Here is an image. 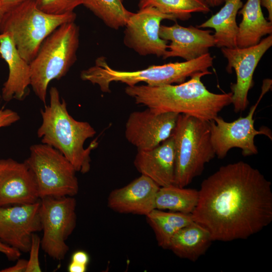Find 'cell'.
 Returning a JSON list of instances; mask_svg holds the SVG:
<instances>
[{
    "instance_id": "37",
    "label": "cell",
    "mask_w": 272,
    "mask_h": 272,
    "mask_svg": "<svg viewBox=\"0 0 272 272\" xmlns=\"http://www.w3.org/2000/svg\"><path fill=\"white\" fill-rule=\"evenodd\" d=\"M5 14V12L4 11L0 2V22L2 19L3 18Z\"/></svg>"
},
{
    "instance_id": "13",
    "label": "cell",
    "mask_w": 272,
    "mask_h": 272,
    "mask_svg": "<svg viewBox=\"0 0 272 272\" xmlns=\"http://www.w3.org/2000/svg\"><path fill=\"white\" fill-rule=\"evenodd\" d=\"M178 115L174 112L156 113L148 108L132 112L125 123V137L138 150L152 149L171 135Z\"/></svg>"
},
{
    "instance_id": "28",
    "label": "cell",
    "mask_w": 272,
    "mask_h": 272,
    "mask_svg": "<svg viewBox=\"0 0 272 272\" xmlns=\"http://www.w3.org/2000/svg\"><path fill=\"white\" fill-rule=\"evenodd\" d=\"M41 246V239L39 237L34 233L32 236L31 246L30 248V257L28 260L27 267L26 272H40L39 260V251Z\"/></svg>"
},
{
    "instance_id": "8",
    "label": "cell",
    "mask_w": 272,
    "mask_h": 272,
    "mask_svg": "<svg viewBox=\"0 0 272 272\" xmlns=\"http://www.w3.org/2000/svg\"><path fill=\"white\" fill-rule=\"evenodd\" d=\"M34 177L39 198L73 196L79 191L75 169L58 150L44 144H35L24 162Z\"/></svg>"
},
{
    "instance_id": "10",
    "label": "cell",
    "mask_w": 272,
    "mask_h": 272,
    "mask_svg": "<svg viewBox=\"0 0 272 272\" xmlns=\"http://www.w3.org/2000/svg\"><path fill=\"white\" fill-rule=\"evenodd\" d=\"M40 199L39 214L43 233L41 248L51 258L62 259L69 249L65 241L76 225V200L69 196Z\"/></svg>"
},
{
    "instance_id": "30",
    "label": "cell",
    "mask_w": 272,
    "mask_h": 272,
    "mask_svg": "<svg viewBox=\"0 0 272 272\" xmlns=\"http://www.w3.org/2000/svg\"><path fill=\"white\" fill-rule=\"evenodd\" d=\"M0 252L4 254L10 260L18 259L21 255V252L13 248L0 241Z\"/></svg>"
},
{
    "instance_id": "9",
    "label": "cell",
    "mask_w": 272,
    "mask_h": 272,
    "mask_svg": "<svg viewBox=\"0 0 272 272\" xmlns=\"http://www.w3.org/2000/svg\"><path fill=\"white\" fill-rule=\"evenodd\" d=\"M271 86V79L263 80L261 94L246 116L227 122L218 116L210 121L211 142L218 158H224L228 151L234 148L241 149L244 157L256 155L258 149L255 145L254 138L257 135L264 134L272 140L271 132L268 128L263 127L259 130L255 128L253 118L259 102Z\"/></svg>"
},
{
    "instance_id": "22",
    "label": "cell",
    "mask_w": 272,
    "mask_h": 272,
    "mask_svg": "<svg viewBox=\"0 0 272 272\" xmlns=\"http://www.w3.org/2000/svg\"><path fill=\"white\" fill-rule=\"evenodd\" d=\"M225 5L208 20L197 26L200 28H211L215 30L213 35L216 46L219 48L237 47L236 38L238 26L236 16L243 6L241 0H224Z\"/></svg>"
},
{
    "instance_id": "7",
    "label": "cell",
    "mask_w": 272,
    "mask_h": 272,
    "mask_svg": "<svg viewBox=\"0 0 272 272\" xmlns=\"http://www.w3.org/2000/svg\"><path fill=\"white\" fill-rule=\"evenodd\" d=\"M175 150L174 184L185 187L201 175L216 156L210 121L180 114L172 133Z\"/></svg>"
},
{
    "instance_id": "23",
    "label": "cell",
    "mask_w": 272,
    "mask_h": 272,
    "mask_svg": "<svg viewBox=\"0 0 272 272\" xmlns=\"http://www.w3.org/2000/svg\"><path fill=\"white\" fill-rule=\"evenodd\" d=\"M146 217L154 232L158 245L165 249H169L170 241L178 231L193 222L191 214L156 209Z\"/></svg>"
},
{
    "instance_id": "32",
    "label": "cell",
    "mask_w": 272,
    "mask_h": 272,
    "mask_svg": "<svg viewBox=\"0 0 272 272\" xmlns=\"http://www.w3.org/2000/svg\"><path fill=\"white\" fill-rule=\"evenodd\" d=\"M71 261L87 266L89 262V256L85 251L78 250L72 255Z\"/></svg>"
},
{
    "instance_id": "34",
    "label": "cell",
    "mask_w": 272,
    "mask_h": 272,
    "mask_svg": "<svg viewBox=\"0 0 272 272\" xmlns=\"http://www.w3.org/2000/svg\"><path fill=\"white\" fill-rule=\"evenodd\" d=\"M87 265L71 261L67 269L70 272H85L87 270Z\"/></svg>"
},
{
    "instance_id": "6",
    "label": "cell",
    "mask_w": 272,
    "mask_h": 272,
    "mask_svg": "<svg viewBox=\"0 0 272 272\" xmlns=\"http://www.w3.org/2000/svg\"><path fill=\"white\" fill-rule=\"evenodd\" d=\"M79 36L75 21L62 24L44 40L29 63L30 86L45 105L50 82L65 76L77 59Z\"/></svg>"
},
{
    "instance_id": "12",
    "label": "cell",
    "mask_w": 272,
    "mask_h": 272,
    "mask_svg": "<svg viewBox=\"0 0 272 272\" xmlns=\"http://www.w3.org/2000/svg\"><path fill=\"white\" fill-rule=\"evenodd\" d=\"M165 19L176 21L153 7L133 13L125 26L124 44L141 55L163 56L168 49V41L161 39L159 32L161 22Z\"/></svg>"
},
{
    "instance_id": "4",
    "label": "cell",
    "mask_w": 272,
    "mask_h": 272,
    "mask_svg": "<svg viewBox=\"0 0 272 272\" xmlns=\"http://www.w3.org/2000/svg\"><path fill=\"white\" fill-rule=\"evenodd\" d=\"M214 58L209 52L201 56L183 62L151 65L141 70L122 71L111 68L105 58L96 59L95 64L81 72L83 81L97 85L105 93L110 92V84L120 82L128 86L144 82L149 86H160L183 83L188 77L199 72H206L212 66Z\"/></svg>"
},
{
    "instance_id": "21",
    "label": "cell",
    "mask_w": 272,
    "mask_h": 272,
    "mask_svg": "<svg viewBox=\"0 0 272 272\" xmlns=\"http://www.w3.org/2000/svg\"><path fill=\"white\" fill-rule=\"evenodd\" d=\"M212 241L210 232L193 221L174 234L168 249L181 258L195 262L206 253Z\"/></svg>"
},
{
    "instance_id": "25",
    "label": "cell",
    "mask_w": 272,
    "mask_h": 272,
    "mask_svg": "<svg viewBox=\"0 0 272 272\" xmlns=\"http://www.w3.org/2000/svg\"><path fill=\"white\" fill-rule=\"evenodd\" d=\"M138 6L139 9L153 7L182 21L189 19L193 13L207 14L211 11L205 0H139Z\"/></svg>"
},
{
    "instance_id": "18",
    "label": "cell",
    "mask_w": 272,
    "mask_h": 272,
    "mask_svg": "<svg viewBox=\"0 0 272 272\" xmlns=\"http://www.w3.org/2000/svg\"><path fill=\"white\" fill-rule=\"evenodd\" d=\"M134 165L141 174L160 187L174 184L175 150L172 135L158 146L148 150H138Z\"/></svg>"
},
{
    "instance_id": "5",
    "label": "cell",
    "mask_w": 272,
    "mask_h": 272,
    "mask_svg": "<svg viewBox=\"0 0 272 272\" xmlns=\"http://www.w3.org/2000/svg\"><path fill=\"white\" fill-rule=\"evenodd\" d=\"M76 19L74 12L52 15L39 9L36 0H25L4 14L0 22V33L10 36L20 55L30 63L50 34Z\"/></svg>"
},
{
    "instance_id": "1",
    "label": "cell",
    "mask_w": 272,
    "mask_h": 272,
    "mask_svg": "<svg viewBox=\"0 0 272 272\" xmlns=\"http://www.w3.org/2000/svg\"><path fill=\"white\" fill-rule=\"evenodd\" d=\"M192 213L214 241L246 239L272 221L271 183L243 161L220 167L204 179Z\"/></svg>"
},
{
    "instance_id": "11",
    "label": "cell",
    "mask_w": 272,
    "mask_h": 272,
    "mask_svg": "<svg viewBox=\"0 0 272 272\" xmlns=\"http://www.w3.org/2000/svg\"><path fill=\"white\" fill-rule=\"evenodd\" d=\"M272 45V35L261 39L254 46L246 47L221 48V52L228 60L226 70H235L236 82L231 84L232 104L235 113L244 111L249 104L248 93L253 86V77L260 60Z\"/></svg>"
},
{
    "instance_id": "14",
    "label": "cell",
    "mask_w": 272,
    "mask_h": 272,
    "mask_svg": "<svg viewBox=\"0 0 272 272\" xmlns=\"http://www.w3.org/2000/svg\"><path fill=\"white\" fill-rule=\"evenodd\" d=\"M40 201L0 207V241L20 252H28L32 236L41 230Z\"/></svg>"
},
{
    "instance_id": "27",
    "label": "cell",
    "mask_w": 272,
    "mask_h": 272,
    "mask_svg": "<svg viewBox=\"0 0 272 272\" xmlns=\"http://www.w3.org/2000/svg\"><path fill=\"white\" fill-rule=\"evenodd\" d=\"M85 0H36L38 8L52 15H63L74 12L77 7L83 5Z\"/></svg>"
},
{
    "instance_id": "24",
    "label": "cell",
    "mask_w": 272,
    "mask_h": 272,
    "mask_svg": "<svg viewBox=\"0 0 272 272\" xmlns=\"http://www.w3.org/2000/svg\"><path fill=\"white\" fill-rule=\"evenodd\" d=\"M198 190L181 187L174 184L160 187L158 191L155 208L184 214H192L198 200Z\"/></svg>"
},
{
    "instance_id": "38",
    "label": "cell",
    "mask_w": 272,
    "mask_h": 272,
    "mask_svg": "<svg viewBox=\"0 0 272 272\" xmlns=\"http://www.w3.org/2000/svg\"><path fill=\"white\" fill-rule=\"evenodd\" d=\"M1 97H2V96H1V95H0V100H1Z\"/></svg>"
},
{
    "instance_id": "15",
    "label": "cell",
    "mask_w": 272,
    "mask_h": 272,
    "mask_svg": "<svg viewBox=\"0 0 272 272\" xmlns=\"http://www.w3.org/2000/svg\"><path fill=\"white\" fill-rule=\"evenodd\" d=\"M39 198L33 175L27 165L0 159V207L31 204Z\"/></svg>"
},
{
    "instance_id": "16",
    "label": "cell",
    "mask_w": 272,
    "mask_h": 272,
    "mask_svg": "<svg viewBox=\"0 0 272 272\" xmlns=\"http://www.w3.org/2000/svg\"><path fill=\"white\" fill-rule=\"evenodd\" d=\"M212 32L193 26L183 27L177 23L170 26L161 25L160 37L171 42L163 58L180 57L187 61L209 53V49L216 46Z\"/></svg>"
},
{
    "instance_id": "26",
    "label": "cell",
    "mask_w": 272,
    "mask_h": 272,
    "mask_svg": "<svg viewBox=\"0 0 272 272\" xmlns=\"http://www.w3.org/2000/svg\"><path fill=\"white\" fill-rule=\"evenodd\" d=\"M83 5L115 30L125 27L133 13L125 8L122 0H85Z\"/></svg>"
},
{
    "instance_id": "36",
    "label": "cell",
    "mask_w": 272,
    "mask_h": 272,
    "mask_svg": "<svg viewBox=\"0 0 272 272\" xmlns=\"http://www.w3.org/2000/svg\"><path fill=\"white\" fill-rule=\"evenodd\" d=\"M205 1L210 7H215L221 5L224 0H205Z\"/></svg>"
},
{
    "instance_id": "2",
    "label": "cell",
    "mask_w": 272,
    "mask_h": 272,
    "mask_svg": "<svg viewBox=\"0 0 272 272\" xmlns=\"http://www.w3.org/2000/svg\"><path fill=\"white\" fill-rule=\"evenodd\" d=\"M209 71L197 72L186 82L160 86H127L125 93L137 104L146 106L156 113L174 112L211 121L225 107L232 104V92H210L201 78L212 74Z\"/></svg>"
},
{
    "instance_id": "33",
    "label": "cell",
    "mask_w": 272,
    "mask_h": 272,
    "mask_svg": "<svg viewBox=\"0 0 272 272\" xmlns=\"http://www.w3.org/2000/svg\"><path fill=\"white\" fill-rule=\"evenodd\" d=\"M25 0H0L5 13Z\"/></svg>"
},
{
    "instance_id": "20",
    "label": "cell",
    "mask_w": 272,
    "mask_h": 272,
    "mask_svg": "<svg viewBox=\"0 0 272 272\" xmlns=\"http://www.w3.org/2000/svg\"><path fill=\"white\" fill-rule=\"evenodd\" d=\"M260 0H247L239 10L242 16L238 26L237 47L246 48L258 44L264 36L272 33V22L264 17Z\"/></svg>"
},
{
    "instance_id": "29",
    "label": "cell",
    "mask_w": 272,
    "mask_h": 272,
    "mask_svg": "<svg viewBox=\"0 0 272 272\" xmlns=\"http://www.w3.org/2000/svg\"><path fill=\"white\" fill-rule=\"evenodd\" d=\"M20 119L18 114L11 109H0V128L11 125Z\"/></svg>"
},
{
    "instance_id": "19",
    "label": "cell",
    "mask_w": 272,
    "mask_h": 272,
    "mask_svg": "<svg viewBox=\"0 0 272 272\" xmlns=\"http://www.w3.org/2000/svg\"><path fill=\"white\" fill-rule=\"evenodd\" d=\"M0 54L9 67V75L2 88V97L5 101L13 99L22 100L31 84L30 64L19 53L9 35L0 33Z\"/></svg>"
},
{
    "instance_id": "17",
    "label": "cell",
    "mask_w": 272,
    "mask_h": 272,
    "mask_svg": "<svg viewBox=\"0 0 272 272\" xmlns=\"http://www.w3.org/2000/svg\"><path fill=\"white\" fill-rule=\"evenodd\" d=\"M160 187L151 179L141 175L125 186L111 191L107 206L118 213L146 216L156 209V197Z\"/></svg>"
},
{
    "instance_id": "31",
    "label": "cell",
    "mask_w": 272,
    "mask_h": 272,
    "mask_svg": "<svg viewBox=\"0 0 272 272\" xmlns=\"http://www.w3.org/2000/svg\"><path fill=\"white\" fill-rule=\"evenodd\" d=\"M28 260L19 259L13 266L7 267L0 270V272H26Z\"/></svg>"
},
{
    "instance_id": "39",
    "label": "cell",
    "mask_w": 272,
    "mask_h": 272,
    "mask_svg": "<svg viewBox=\"0 0 272 272\" xmlns=\"http://www.w3.org/2000/svg\"><path fill=\"white\" fill-rule=\"evenodd\" d=\"M1 58V54H0V58Z\"/></svg>"
},
{
    "instance_id": "3",
    "label": "cell",
    "mask_w": 272,
    "mask_h": 272,
    "mask_svg": "<svg viewBox=\"0 0 272 272\" xmlns=\"http://www.w3.org/2000/svg\"><path fill=\"white\" fill-rule=\"evenodd\" d=\"M49 96V104L40 111L42 121L37 135L42 143L60 152L77 172L86 173L91 168V152L98 142L93 141L87 148L84 145L95 135L96 130L88 122L78 121L69 114L66 102L60 99L56 87L50 88Z\"/></svg>"
},
{
    "instance_id": "35",
    "label": "cell",
    "mask_w": 272,
    "mask_h": 272,
    "mask_svg": "<svg viewBox=\"0 0 272 272\" xmlns=\"http://www.w3.org/2000/svg\"><path fill=\"white\" fill-rule=\"evenodd\" d=\"M261 6L266 9L268 11V20L272 22V0H260Z\"/></svg>"
}]
</instances>
